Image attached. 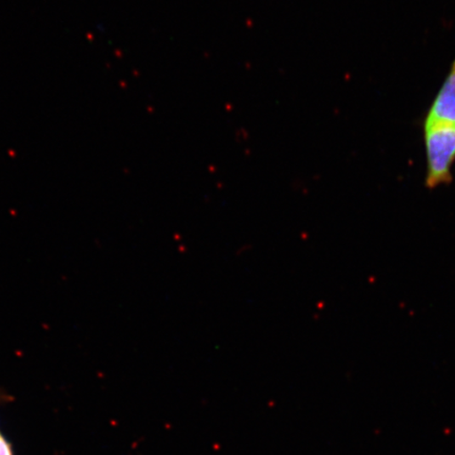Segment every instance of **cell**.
<instances>
[{
    "label": "cell",
    "mask_w": 455,
    "mask_h": 455,
    "mask_svg": "<svg viewBox=\"0 0 455 455\" xmlns=\"http://www.w3.org/2000/svg\"><path fill=\"white\" fill-rule=\"evenodd\" d=\"M0 455H15L12 443L0 431Z\"/></svg>",
    "instance_id": "3957f363"
},
{
    "label": "cell",
    "mask_w": 455,
    "mask_h": 455,
    "mask_svg": "<svg viewBox=\"0 0 455 455\" xmlns=\"http://www.w3.org/2000/svg\"><path fill=\"white\" fill-rule=\"evenodd\" d=\"M425 122L455 126V60L439 93L432 101Z\"/></svg>",
    "instance_id": "7a4b0ae2"
},
{
    "label": "cell",
    "mask_w": 455,
    "mask_h": 455,
    "mask_svg": "<svg viewBox=\"0 0 455 455\" xmlns=\"http://www.w3.org/2000/svg\"><path fill=\"white\" fill-rule=\"evenodd\" d=\"M427 159L425 185L435 189L451 183L455 164V126L424 122Z\"/></svg>",
    "instance_id": "6da1fadb"
},
{
    "label": "cell",
    "mask_w": 455,
    "mask_h": 455,
    "mask_svg": "<svg viewBox=\"0 0 455 455\" xmlns=\"http://www.w3.org/2000/svg\"><path fill=\"white\" fill-rule=\"evenodd\" d=\"M8 395H4L3 390H0V403H2V401L4 400V398H7Z\"/></svg>",
    "instance_id": "277c9868"
}]
</instances>
